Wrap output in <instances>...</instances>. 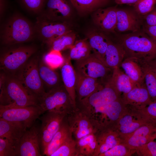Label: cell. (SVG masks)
Segmentation results:
<instances>
[{"label": "cell", "mask_w": 156, "mask_h": 156, "mask_svg": "<svg viewBox=\"0 0 156 156\" xmlns=\"http://www.w3.org/2000/svg\"><path fill=\"white\" fill-rule=\"evenodd\" d=\"M0 105L6 107L37 106V99L15 76L0 74Z\"/></svg>", "instance_id": "6da1fadb"}, {"label": "cell", "mask_w": 156, "mask_h": 156, "mask_svg": "<svg viewBox=\"0 0 156 156\" xmlns=\"http://www.w3.org/2000/svg\"><path fill=\"white\" fill-rule=\"evenodd\" d=\"M118 42L125 51V57H134L148 62L156 58V44L143 29L119 35Z\"/></svg>", "instance_id": "7a4b0ae2"}, {"label": "cell", "mask_w": 156, "mask_h": 156, "mask_svg": "<svg viewBox=\"0 0 156 156\" xmlns=\"http://www.w3.org/2000/svg\"><path fill=\"white\" fill-rule=\"evenodd\" d=\"M35 38L34 25L17 13L8 18L1 28L0 40L5 46L22 44Z\"/></svg>", "instance_id": "3957f363"}, {"label": "cell", "mask_w": 156, "mask_h": 156, "mask_svg": "<svg viewBox=\"0 0 156 156\" xmlns=\"http://www.w3.org/2000/svg\"><path fill=\"white\" fill-rule=\"evenodd\" d=\"M127 109V105L123 103L121 97L101 106L79 110L89 118L97 131L105 128L115 129L119 120Z\"/></svg>", "instance_id": "277c9868"}, {"label": "cell", "mask_w": 156, "mask_h": 156, "mask_svg": "<svg viewBox=\"0 0 156 156\" xmlns=\"http://www.w3.org/2000/svg\"><path fill=\"white\" fill-rule=\"evenodd\" d=\"M21 44L5 46L1 52L0 69L6 74L14 76L37 51L35 46Z\"/></svg>", "instance_id": "5b68a950"}, {"label": "cell", "mask_w": 156, "mask_h": 156, "mask_svg": "<svg viewBox=\"0 0 156 156\" xmlns=\"http://www.w3.org/2000/svg\"><path fill=\"white\" fill-rule=\"evenodd\" d=\"M37 100L43 114L52 112L68 115L76 108L63 84L46 92Z\"/></svg>", "instance_id": "8992f818"}, {"label": "cell", "mask_w": 156, "mask_h": 156, "mask_svg": "<svg viewBox=\"0 0 156 156\" xmlns=\"http://www.w3.org/2000/svg\"><path fill=\"white\" fill-rule=\"evenodd\" d=\"M39 61L36 56L29 59L14 76L37 99L46 92L39 75Z\"/></svg>", "instance_id": "52a82bcc"}, {"label": "cell", "mask_w": 156, "mask_h": 156, "mask_svg": "<svg viewBox=\"0 0 156 156\" xmlns=\"http://www.w3.org/2000/svg\"><path fill=\"white\" fill-rule=\"evenodd\" d=\"M34 25L36 37L47 45L72 30L68 21L51 20L41 14L36 17Z\"/></svg>", "instance_id": "ba28073f"}, {"label": "cell", "mask_w": 156, "mask_h": 156, "mask_svg": "<svg viewBox=\"0 0 156 156\" xmlns=\"http://www.w3.org/2000/svg\"><path fill=\"white\" fill-rule=\"evenodd\" d=\"M43 113L38 106L6 107L0 105V117L21 125L27 129L31 127Z\"/></svg>", "instance_id": "9c48e42d"}, {"label": "cell", "mask_w": 156, "mask_h": 156, "mask_svg": "<svg viewBox=\"0 0 156 156\" xmlns=\"http://www.w3.org/2000/svg\"><path fill=\"white\" fill-rule=\"evenodd\" d=\"M75 71L81 75L98 80L105 84L110 80L113 70L106 66L94 54L83 59L76 61Z\"/></svg>", "instance_id": "30bf717a"}, {"label": "cell", "mask_w": 156, "mask_h": 156, "mask_svg": "<svg viewBox=\"0 0 156 156\" xmlns=\"http://www.w3.org/2000/svg\"><path fill=\"white\" fill-rule=\"evenodd\" d=\"M46 112L40 118L41 123L39 133L40 147L42 155H44L49 143L67 115L52 112Z\"/></svg>", "instance_id": "8fae6325"}, {"label": "cell", "mask_w": 156, "mask_h": 156, "mask_svg": "<svg viewBox=\"0 0 156 156\" xmlns=\"http://www.w3.org/2000/svg\"><path fill=\"white\" fill-rule=\"evenodd\" d=\"M121 95L109 81L90 95L76 101V107L80 110L94 108L115 101Z\"/></svg>", "instance_id": "7c38bea8"}, {"label": "cell", "mask_w": 156, "mask_h": 156, "mask_svg": "<svg viewBox=\"0 0 156 156\" xmlns=\"http://www.w3.org/2000/svg\"><path fill=\"white\" fill-rule=\"evenodd\" d=\"M40 125L35 122L25 131L16 147V156H41L39 138Z\"/></svg>", "instance_id": "4fadbf2b"}, {"label": "cell", "mask_w": 156, "mask_h": 156, "mask_svg": "<svg viewBox=\"0 0 156 156\" xmlns=\"http://www.w3.org/2000/svg\"><path fill=\"white\" fill-rule=\"evenodd\" d=\"M67 117L73 136L76 140L89 134H94L96 131L88 117L77 108Z\"/></svg>", "instance_id": "5bb4252c"}, {"label": "cell", "mask_w": 156, "mask_h": 156, "mask_svg": "<svg viewBox=\"0 0 156 156\" xmlns=\"http://www.w3.org/2000/svg\"><path fill=\"white\" fill-rule=\"evenodd\" d=\"M116 16L115 31L123 32L130 31L133 32L143 29V17L138 14L133 9L117 8Z\"/></svg>", "instance_id": "9a60e30c"}, {"label": "cell", "mask_w": 156, "mask_h": 156, "mask_svg": "<svg viewBox=\"0 0 156 156\" xmlns=\"http://www.w3.org/2000/svg\"><path fill=\"white\" fill-rule=\"evenodd\" d=\"M156 139V126L147 124L121 139L122 143L131 150L135 149Z\"/></svg>", "instance_id": "2e32d148"}, {"label": "cell", "mask_w": 156, "mask_h": 156, "mask_svg": "<svg viewBox=\"0 0 156 156\" xmlns=\"http://www.w3.org/2000/svg\"><path fill=\"white\" fill-rule=\"evenodd\" d=\"M72 7L70 0H47L39 14L54 20L68 21L72 14Z\"/></svg>", "instance_id": "e0dca14e"}, {"label": "cell", "mask_w": 156, "mask_h": 156, "mask_svg": "<svg viewBox=\"0 0 156 156\" xmlns=\"http://www.w3.org/2000/svg\"><path fill=\"white\" fill-rule=\"evenodd\" d=\"M94 134L97 146L94 156H99L116 145L122 143L120 136L114 128L101 129L98 130Z\"/></svg>", "instance_id": "ac0fdd59"}, {"label": "cell", "mask_w": 156, "mask_h": 156, "mask_svg": "<svg viewBox=\"0 0 156 156\" xmlns=\"http://www.w3.org/2000/svg\"><path fill=\"white\" fill-rule=\"evenodd\" d=\"M117 8L115 7L101 8L94 11L92 16L93 20L101 30L116 33Z\"/></svg>", "instance_id": "d6986e66"}, {"label": "cell", "mask_w": 156, "mask_h": 156, "mask_svg": "<svg viewBox=\"0 0 156 156\" xmlns=\"http://www.w3.org/2000/svg\"><path fill=\"white\" fill-rule=\"evenodd\" d=\"M127 107V111L119 119L115 127L121 139L141 126L149 124L144 121Z\"/></svg>", "instance_id": "ffe728a7"}, {"label": "cell", "mask_w": 156, "mask_h": 156, "mask_svg": "<svg viewBox=\"0 0 156 156\" xmlns=\"http://www.w3.org/2000/svg\"><path fill=\"white\" fill-rule=\"evenodd\" d=\"M121 97L125 104L136 107L146 106L153 102L144 82L128 93L122 94Z\"/></svg>", "instance_id": "44dd1931"}, {"label": "cell", "mask_w": 156, "mask_h": 156, "mask_svg": "<svg viewBox=\"0 0 156 156\" xmlns=\"http://www.w3.org/2000/svg\"><path fill=\"white\" fill-rule=\"evenodd\" d=\"M76 101L87 98L103 85L97 79L85 76L76 71Z\"/></svg>", "instance_id": "7402d4cb"}, {"label": "cell", "mask_w": 156, "mask_h": 156, "mask_svg": "<svg viewBox=\"0 0 156 156\" xmlns=\"http://www.w3.org/2000/svg\"><path fill=\"white\" fill-rule=\"evenodd\" d=\"M143 62L135 58L126 57L123 60L120 66L124 72L136 86H140L144 83Z\"/></svg>", "instance_id": "603a6c76"}, {"label": "cell", "mask_w": 156, "mask_h": 156, "mask_svg": "<svg viewBox=\"0 0 156 156\" xmlns=\"http://www.w3.org/2000/svg\"><path fill=\"white\" fill-rule=\"evenodd\" d=\"M71 60L69 56L65 58L64 64L60 67L61 76L64 86L76 106V72Z\"/></svg>", "instance_id": "cb8c5ba5"}, {"label": "cell", "mask_w": 156, "mask_h": 156, "mask_svg": "<svg viewBox=\"0 0 156 156\" xmlns=\"http://www.w3.org/2000/svg\"><path fill=\"white\" fill-rule=\"evenodd\" d=\"M27 129L23 125L12 122L0 117V138H5L16 147Z\"/></svg>", "instance_id": "d4e9b609"}, {"label": "cell", "mask_w": 156, "mask_h": 156, "mask_svg": "<svg viewBox=\"0 0 156 156\" xmlns=\"http://www.w3.org/2000/svg\"><path fill=\"white\" fill-rule=\"evenodd\" d=\"M125 57V52L121 44L118 41L114 43L110 40L103 62L113 70L115 68H120Z\"/></svg>", "instance_id": "484cf974"}, {"label": "cell", "mask_w": 156, "mask_h": 156, "mask_svg": "<svg viewBox=\"0 0 156 156\" xmlns=\"http://www.w3.org/2000/svg\"><path fill=\"white\" fill-rule=\"evenodd\" d=\"M67 115L49 143L44 155L51 156L64 142L73 137L68 122Z\"/></svg>", "instance_id": "4316f807"}, {"label": "cell", "mask_w": 156, "mask_h": 156, "mask_svg": "<svg viewBox=\"0 0 156 156\" xmlns=\"http://www.w3.org/2000/svg\"><path fill=\"white\" fill-rule=\"evenodd\" d=\"M38 69L44 88L45 87L47 91L63 84L59 74L46 65L42 60L39 62Z\"/></svg>", "instance_id": "83f0119b"}, {"label": "cell", "mask_w": 156, "mask_h": 156, "mask_svg": "<svg viewBox=\"0 0 156 156\" xmlns=\"http://www.w3.org/2000/svg\"><path fill=\"white\" fill-rule=\"evenodd\" d=\"M109 81L121 95L128 93L137 86L120 68L113 69L112 76Z\"/></svg>", "instance_id": "f1b7e54d"}, {"label": "cell", "mask_w": 156, "mask_h": 156, "mask_svg": "<svg viewBox=\"0 0 156 156\" xmlns=\"http://www.w3.org/2000/svg\"><path fill=\"white\" fill-rule=\"evenodd\" d=\"M87 38L93 53L103 62L110 40L103 33L99 31L91 33Z\"/></svg>", "instance_id": "f546056e"}, {"label": "cell", "mask_w": 156, "mask_h": 156, "mask_svg": "<svg viewBox=\"0 0 156 156\" xmlns=\"http://www.w3.org/2000/svg\"><path fill=\"white\" fill-rule=\"evenodd\" d=\"M76 141L78 156H94L97 146L94 134H89Z\"/></svg>", "instance_id": "4dcf8cb0"}, {"label": "cell", "mask_w": 156, "mask_h": 156, "mask_svg": "<svg viewBox=\"0 0 156 156\" xmlns=\"http://www.w3.org/2000/svg\"><path fill=\"white\" fill-rule=\"evenodd\" d=\"M79 12L86 14L94 11L107 4L109 0H70Z\"/></svg>", "instance_id": "1f68e13d"}, {"label": "cell", "mask_w": 156, "mask_h": 156, "mask_svg": "<svg viewBox=\"0 0 156 156\" xmlns=\"http://www.w3.org/2000/svg\"><path fill=\"white\" fill-rule=\"evenodd\" d=\"M70 49L69 57L76 61L88 56L92 50L87 38L75 41Z\"/></svg>", "instance_id": "d6a6232c"}, {"label": "cell", "mask_w": 156, "mask_h": 156, "mask_svg": "<svg viewBox=\"0 0 156 156\" xmlns=\"http://www.w3.org/2000/svg\"><path fill=\"white\" fill-rule=\"evenodd\" d=\"M75 34L71 30L57 38L47 45L50 50L59 51L70 49L75 42Z\"/></svg>", "instance_id": "836d02e7"}, {"label": "cell", "mask_w": 156, "mask_h": 156, "mask_svg": "<svg viewBox=\"0 0 156 156\" xmlns=\"http://www.w3.org/2000/svg\"><path fill=\"white\" fill-rule=\"evenodd\" d=\"M144 82L153 101H156V72L148 62L143 61Z\"/></svg>", "instance_id": "e575fe53"}, {"label": "cell", "mask_w": 156, "mask_h": 156, "mask_svg": "<svg viewBox=\"0 0 156 156\" xmlns=\"http://www.w3.org/2000/svg\"><path fill=\"white\" fill-rule=\"evenodd\" d=\"M128 106L144 121L156 126V101H153L148 105L142 107Z\"/></svg>", "instance_id": "d590c367"}, {"label": "cell", "mask_w": 156, "mask_h": 156, "mask_svg": "<svg viewBox=\"0 0 156 156\" xmlns=\"http://www.w3.org/2000/svg\"><path fill=\"white\" fill-rule=\"evenodd\" d=\"M44 62L51 68L55 69L61 67L64 64L65 58L61 52L50 50L43 55L42 60Z\"/></svg>", "instance_id": "8d00e7d4"}, {"label": "cell", "mask_w": 156, "mask_h": 156, "mask_svg": "<svg viewBox=\"0 0 156 156\" xmlns=\"http://www.w3.org/2000/svg\"><path fill=\"white\" fill-rule=\"evenodd\" d=\"M51 156H78L77 141L70 138L64 142Z\"/></svg>", "instance_id": "74e56055"}, {"label": "cell", "mask_w": 156, "mask_h": 156, "mask_svg": "<svg viewBox=\"0 0 156 156\" xmlns=\"http://www.w3.org/2000/svg\"><path fill=\"white\" fill-rule=\"evenodd\" d=\"M135 150H131L123 143L114 146L99 156H130L135 153Z\"/></svg>", "instance_id": "f35d334b"}, {"label": "cell", "mask_w": 156, "mask_h": 156, "mask_svg": "<svg viewBox=\"0 0 156 156\" xmlns=\"http://www.w3.org/2000/svg\"><path fill=\"white\" fill-rule=\"evenodd\" d=\"M156 5V0H139L133 5V9L143 16L151 11Z\"/></svg>", "instance_id": "ab89813d"}, {"label": "cell", "mask_w": 156, "mask_h": 156, "mask_svg": "<svg viewBox=\"0 0 156 156\" xmlns=\"http://www.w3.org/2000/svg\"><path fill=\"white\" fill-rule=\"evenodd\" d=\"M27 10L39 14L43 9L47 0H19Z\"/></svg>", "instance_id": "60d3db41"}, {"label": "cell", "mask_w": 156, "mask_h": 156, "mask_svg": "<svg viewBox=\"0 0 156 156\" xmlns=\"http://www.w3.org/2000/svg\"><path fill=\"white\" fill-rule=\"evenodd\" d=\"M0 156H16L15 146L5 138H0Z\"/></svg>", "instance_id": "b9f144b4"}, {"label": "cell", "mask_w": 156, "mask_h": 156, "mask_svg": "<svg viewBox=\"0 0 156 156\" xmlns=\"http://www.w3.org/2000/svg\"><path fill=\"white\" fill-rule=\"evenodd\" d=\"M135 153L140 156H156V139L135 149Z\"/></svg>", "instance_id": "7bdbcfd3"}, {"label": "cell", "mask_w": 156, "mask_h": 156, "mask_svg": "<svg viewBox=\"0 0 156 156\" xmlns=\"http://www.w3.org/2000/svg\"><path fill=\"white\" fill-rule=\"evenodd\" d=\"M143 17L144 24L148 26H156V5L151 11Z\"/></svg>", "instance_id": "ee69618b"}, {"label": "cell", "mask_w": 156, "mask_h": 156, "mask_svg": "<svg viewBox=\"0 0 156 156\" xmlns=\"http://www.w3.org/2000/svg\"><path fill=\"white\" fill-rule=\"evenodd\" d=\"M143 29L156 44V26L143 25Z\"/></svg>", "instance_id": "f6af8a7d"}, {"label": "cell", "mask_w": 156, "mask_h": 156, "mask_svg": "<svg viewBox=\"0 0 156 156\" xmlns=\"http://www.w3.org/2000/svg\"><path fill=\"white\" fill-rule=\"evenodd\" d=\"M0 15L1 18L7 8L8 3V0H0Z\"/></svg>", "instance_id": "bcb514c9"}, {"label": "cell", "mask_w": 156, "mask_h": 156, "mask_svg": "<svg viewBox=\"0 0 156 156\" xmlns=\"http://www.w3.org/2000/svg\"><path fill=\"white\" fill-rule=\"evenodd\" d=\"M139 0H114L118 5L126 4L133 5Z\"/></svg>", "instance_id": "7dc6e473"}, {"label": "cell", "mask_w": 156, "mask_h": 156, "mask_svg": "<svg viewBox=\"0 0 156 156\" xmlns=\"http://www.w3.org/2000/svg\"><path fill=\"white\" fill-rule=\"evenodd\" d=\"M150 66L156 72V58L148 62Z\"/></svg>", "instance_id": "c3c4849f"}]
</instances>
